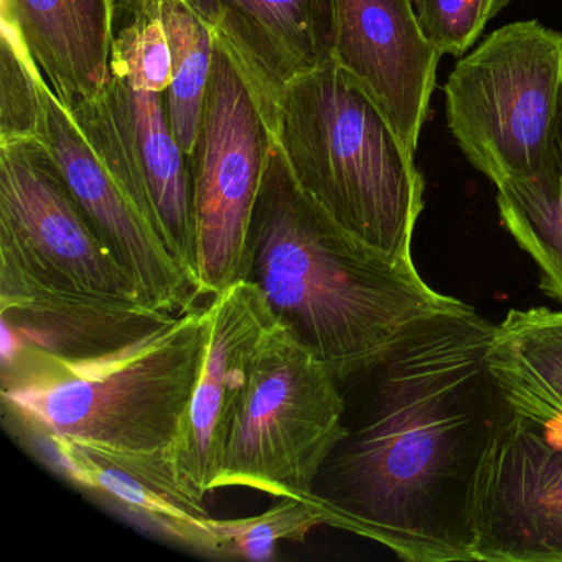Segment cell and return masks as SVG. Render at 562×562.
Listing matches in <instances>:
<instances>
[{
	"label": "cell",
	"instance_id": "6da1fadb",
	"mask_svg": "<svg viewBox=\"0 0 562 562\" xmlns=\"http://www.w3.org/2000/svg\"><path fill=\"white\" fill-rule=\"evenodd\" d=\"M493 330L457 301L341 381L345 434L314 485L334 528L404 561H473L483 480L512 413L486 358Z\"/></svg>",
	"mask_w": 562,
	"mask_h": 562
},
{
	"label": "cell",
	"instance_id": "7a4b0ae2",
	"mask_svg": "<svg viewBox=\"0 0 562 562\" xmlns=\"http://www.w3.org/2000/svg\"><path fill=\"white\" fill-rule=\"evenodd\" d=\"M249 274L278 324L337 378L367 367L414 318L457 302L341 228L272 144L249 229Z\"/></svg>",
	"mask_w": 562,
	"mask_h": 562
},
{
	"label": "cell",
	"instance_id": "3957f363",
	"mask_svg": "<svg viewBox=\"0 0 562 562\" xmlns=\"http://www.w3.org/2000/svg\"><path fill=\"white\" fill-rule=\"evenodd\" d=\"M206 304L94 353L2 347L4 407L25 427L121 452L176 447L205 360Z\"/></svg>",
	"mask_w": 562,
	"mask_h": 562
},
{
	"label": "cell",
	"instance_id": "277c9868",
	"mask_svg": "<svg viewBox=\"0 0 562 562\" xmlns=\"http://www.w3.org/2000/svg\"><path fill=\"white\" fill-rule=\"evenodd\" d=\"M272 134L299 186L341 228L413 261L424 177L380 108L334 60L285 88Z\"/></svg>",
	"mask_w": 562,
	"mask_h": 562
},
{
	"label": "cell",
	"instance_id": "5b68a950",
	"mask_svg": "<svg viewBox=\"0 0 562 562\" xmlns=\"http://www.w3.org/2000/svg\"><path fill=\"white\" fill-rule=\"evenodd\" d=\"M47 301L150 305L47 146L0 144V308Z\"/></svg>",
	"mask_w": 562,
	"mask_h": 562
},
{
	"label": "cell",
	"instance_id": "8992f818",
	"mask_svg": "<svg viewBox=\"0 0 562 562\" xmlns=\"http://www.w3.org/2000/svg\"><path fill=\"white\" fill-rule=\"evenodd\" d=\"M447 126L496 189L541 167L562 97V32L513 22L463 55L446 87Z\"/></svg>",
	"mask_w": 562,
	"mask_h": 562
},
{
	"label": "cell",
	"instance_id": "52a82bcc",
	"mask_svg": "<svg viewBox=\"0 0 562 562\" xmlns=\"http://www.w3.org/2000/svg\"><path fill=\"white\" fill-rule=\"evenodd\" d=\"M340 383L288 328L276 324L256 353L226 442L216 490L314 495L315 480L344 437Z\"/></svg>",
	"mask_w": 562,
	"mask_h": 562
},
{
	"label": "cell",
	"instance_id": "ba28073f",
	"mask_svg": "<svg viewBox=\"0 0 562 562\" xmlns=\"http://www.w3.org/2000/svg\"><path fill=\"white\" fill-rule=\"evenodd\" d=\"M272 144L274 134L251 88L216 44L190 154L199 299L248 279L249 229Z\"/></svg>",
	"mask_w": 562,
	"mask_h": 562
},
{
	"label": "cell",
	"instance_id": "9c48e42d",
	"mask_svg": "<svg viewBox=\"0 0 562 562\" xmlns=\"http://www.w3.org/2000/svg\"><path fill=\"white\" fill-rule=\"evenodd\" d=\"M70 114L196 292L192 167L173 134L166 93L139 90L110 67L103 93Z\"/></svg>",
	"mask_w": 562,
	"mask_h": 562
},
{
	"label": "cell",
	"instance_id": "30bf717a",
	"mask_svg": "<svg viewBox=\"0 0 562 562\" xmlns=\"http://www.w3.org/2000/svg\"><path fill=\"white\" fill-rule=\"evenodd\" d=\"M473 561L562 562V419L512 403L480 493Z\"/></svg>",
	"mask_w": 562,
	"mask_h": 562
},
{
	"label": "cell",
	"instance_id": "8fae6325",
	"mask_svg": "<svg viewBox=\"0 0 562 562\" xmlns=\"http://www.w3.org/2000/svg\"><path fill=\"white\" fill-rule=\"evenodd\" d=\"M205 360L170 463L180 485L199 499L216 490L236 409L262 340L278 324L265 295L241 281L206 302Z\"/></svg>",
	"mask_w": 562,
	"mask_h": 562
},
{
	"label": "cell",
	"instance_id": "7c38bea8",
	"mask_svg": "<svg viewBox=\"0 0 562 562\" xmlns=\"http://www.w3.org/2000/svg\"><path fill=\"white\" fill-rule=\"evenodd\" d=\"M38 139L50 150L101 241L133 276L146 301L157 311L172 315L199 307V295L183 269L48 83L44 87Z\"/></svg>",
	"mask_w": 562,
	"mask_h": 562
},
{
	"label": "cell",
	"instance_id": "4fadbf2b",
	"mask_svg": "<svg viewBox=\"0 0 562 562\" xmlns=\"http://www.w3.org/2000/svg\"><path fill=\"white\" fill-rule=\"evenodd\" d=\"M440 57L409 0H335L334 61L380 108L413 157Z\"/></svg>",
	"mask_w": 562,
	"mask_h": 562
},
{
	"label": "cell",
	"instance_id": "5bb4252c",
	"mask_svg": "<svg viewBox=\"0 0 562 562\" xmlns=\"http://www.w3.org/2000/svg\"><path fill=\"white\" fill-rule=\"evenodd\" d=\"M215 35L274 131L289 85L334 60L335 0H183Z\"/></svg>",
	"mask_w": 562,
	"mask_h": 562
},
{
	"label": "cell",
	"instance_id": "9a60e30c",
	"mask_svg": "<svg viewBox=\"0 0 562 562\" xmlns=\"http://www.w3.org/2000/svg\"><path fill=\"white\" fill-rule=\"evenodd\" d=\"M65 475L126 509L160 535L205 554H220L215 518L187 492L167 456L121 452L68 437H47Z\"/></svg>",
	"mask_w": 562,
	"mask_h": 562
},
{
	"label": "cell",
	"instance_id": "2e32d148",
	"mask_svg": "<svg viewBox=\"0 0 562 562\" xmlns=\"http://www.w3.org/2000/svg\"><path fill=\"white\" fill-rule=\"evenodd\" d=\"M114 0H2V25L44 71L68 113L110 78Z\"/></svg>",
	"mask_w": 562,
	"mask_h": 562
},
{
	"label": "cell",
	"instance_id": "e0dca14e",
	"mask_svg": "<svg viewBox=\"0 0 562 562\" xmlns=\"http://www.w3.org/2000/svg\"><path fill=\"white\" fill-rule=\"evenodd\" d=\"M486 358L513 404L562 419V311H509Z\"/></svg>",
	"mask_w": 562,
	"mask_h": 562
},
{
	"label": "cell",
	"instance_id": "ac0fdd59",
	"mask_svg": "<svg viewBox=\"0 0 562 562\" xmlns=\"http://www.w3.org/2000/svg\"><path fill=\"white\" fill-rule=\"evenodd\" d=\"M499 218L539 269L541 289L562 304V97L541 167L496 195Z\"/></svg>",
	"mask_w": 562,
	"mask_h": 562
},
{
	"label": "cell",
	"instance_id": "d6986e66",
	"mask_svg": "<svg viewBox=\"0 0 562 562\" xmlns=\"http://www.w3.org/2000/svg\"><path fill=\"white\" fill-rule=\"evenodd\" d=\"M159 9L172 68L166 91L167 110L177 143L190 157L212 77L215 35L183 0H159Z\"/></svg>",
	"mask_w": 562,
	"mask_h": 562
},
{
	"label": "cell",
	"instance_id": "ffe728a7",
	"mask_svg": "<svg viewBox=\"0 0 562 562\" xmlns=\"http://www.w3.org/2000/svg\"><path fill=\"white\" fill-rule=\"evenodd\" d=\"M322 525L334 526V515L317 496H282L261 515L215 518L218 558L272 561L282 541L304 542L308 532Z\"/></svg>",
	"mask_w": 562,
	"mask_h": 562
},
{
	"label": "cell",
	"instance_id": "44dd1931",
	"mask_svg": "<svg viewBox=\"0 0 562 562\" xmlns=\"http://www.w3.org/2000/svg\"><path fill=\"white\" fill-rule=\"evenodd\" d=\"M34 58L11 29L0 37V144L37 139L44 120V87Z\"/></svg>",
	"mask_w": 562,
	"mask_h": 562
},
{
	"label": "cell",
	"instance_id": "7402d4cb",
	"mask_svg": "<svg viewBox=\"0 0 562 562\" xmlns=\"http://www.w3.org/2000/svg\"><path fill=\"white\" fill-rule=\"evenodd\" d=\"M417 24L442 55L462 58L512 0H409Z\"/></svg>",
	"mask_w": 562,
	"mask_h": 562
}]
</instances>
